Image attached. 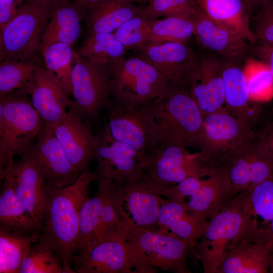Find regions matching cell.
Segmentation results:
<instances>
[{
	"label": "cell",
	"instance_id": "f35d334b",
	"mask_svg": "<svg viewBox=\"0 0 273 273\" xmlns=\"http://www.w3.org/2000/svg\"><path fill=\"white\" fill-rule=\"evenodd\" d=\"M157 19L145 15L141 10L138 15L125 22L114 33L126 50L138 51L147 44Z\"/></svg>",
	"mask_w": 273,
	"mask_h": 273
},
{
	"label": "cell",
	"instance_id": "9c48e42d",
	"mask_svg": "<svg viewBox=\"0 0 273 273\" xmlns=\"http://www.w3.org/2000/svg\"><path fill=\"white\" fill-rule=\"evenodd\" d=\"M110 95L119 101L142 103L156 100L169 82L140 57H125L109 64Z\"/></svg>",
	"mask_w": 273,
	"mask_h": 273
},
{
	"label": "cell",
	"instance_id": "e575fe53",
	"mask_svg": "<svg viewBox=\"0 0 273 273\" xmlns=\"http://www.w3.org/2000/svg\"><path fill=\"white\" fill-rule=\"evenodd\" d=\"M194 34L192 18L169 17L158 19L152 26L147 45L170 42L186 43Z\"/></svg>",
	"mask_w": 273,
	"mask_h": 273
},
{
	"label": "cell",
	"instance_id": "cb8c5ba5",
	"mask_svg": "<svg viewBox=\"0 0 273 273\" xmlns=\"http://www.w3.org/2000/svg\"><path fill=\"white\" fill-rule=\"evenodd\" d=\"M209 221L193 214L187 202L162 199L158 217V231L183 240L193 248L201 238Z\"/></svg>",
	"mask_w": 273,
	"mask_h": 273
},
{
	"label": "cell",
	"instance_id": "8fae6325",
	"mask_svg": "<svg viewBox=\"0 0 273 273\" xmlns=\"http://www.w3.org/2000/svg\"><path fill=\"white\" fill-rule=\"evenodd\" d=\"M71 82V107L86 120L97 117L110 100L109 65L96 63L74 51Z\"/></svg>",
	"mask_w": 273,
	"mask_h": 273
},
{
	"label": "cell",
	"instance_id": "5bb4252c",
	"mask_svg": "<svg viewBox=\"0 0 273 273\" xmlns=\"http://www.w3.org/2000/svg\"><path fill=\"white\" fill-rule=\"evenodd\" d=\"M117 235L93 243L74 255L72 268L77 273H135L126 242Z\"/></svg>",
	"mask_w": 273,
	"mask_h": 273
},
{
	"label": "cell",
	"instance_id": "ac0fdd59",
	"mask_svg": "<svg viewBox=\"0 0 273 273\" xmlns=\"http://www.w3.org/2000/svg\"><path fill=\"white\" fill-rule=\"evenodd\" d=\"M227 178L233 197L273 177V158L255 142L215 168Z\"/></svg>",
	"mask_w": 273,
	"mask_h": 273
},
{
	"label": "cell",
	"instance_id": "30bf717a",
	"mask_svg": "<svg viewBox=\"0 0 273 273\" xmlns=\"http://www.w3.org/2000/svg\"><path fill=\"white\" fill-rule=\"evenodd\" d=\"M182 146L162 142L145 155L144 170L158 189L177 184L191 176L205 177L213 168L200 152L191 154Z\"/></svg>",
	"mask_w": 273,
	"mask_h": 273
},
{
	"label": "cell",
	"instance_id": "b9f144b4",
	"mask_svg": "<svg viewBox=\"0 0 273 273\" xmlns=\"http://www.w3.org/2000/svg\"><path fill=\"white\" fill-rule=\"evenodd\" d=\"M250 24L251 31L262 47H273V0H263Z\"/></svg>",
	"mask_w": 273,
	"mask_h": 273
},
{
	"label": "cell",
	"instance_id": "e0dca14e",
	"mask_svg": "<svg viewBox=\"0 0 273 273\" xmlns=\"http://www.w3.org/2000/svg\"><path fill=\"white\" fill-rule=\"evenodd\" d=\"M22 90L30 97L31 104L43 124L50 127L74 104L55 75L45 66H37Z\"/></svg>",
	"mask_w": 273,
	"mask_h": 273
},
{
	"label": "cell",
	"instance_id": "8992f818",
	"mask_svg": "<svg viewBox=\"0 0 273 273\" xmlns=\"http://www.w3.org/2000/svg\"><path fill=\"white\" fill-rule=\"evenodd\" d=\"M65 0H25L17 16L1 29V61L34 60L54 9Z\"/></svg>",
	"mask_w": 273,
	"mask_h": 273
},
{
	"label": "cell",
	"instance_id": "2e32d148",
	"mask_svg": "<svg viewBox=\"0 0 273 273\" xmlns=\"http://www.w3.org/2000/svg\"><path fill=\"white\" fill-rule=\"evenodd\" d=\"M27 154L36 165L48 186L60 188L70 185L80 174L73 168L52 129L43 124Z\"/></svg>",
	"mask_w": 273,
	"mask_h": 273
},
{
	"label": "cell",
	"instance_id": "ee69618b",
	"mask_svg": "<svg viewBox=\"0 0 273 273\" xmlns=\"http://www.w3.org/2000/svg\"><path fill=\"white\" fill-rule=\"evenodd\" d=\"M25 0H0V28L3 29L17 15Z\"/></svg>",
	"mask_w": 273,
	"mask_h": 273
},
{
	"label": "cell",
	"instance_id": "5b68a950",
	"mask_svg": "<svg viewBox=\"0 0 273 273\" xmlns=\"http://www.w3.org/2000/svg\"><path fill=\"white\" fill-rule=\"evenodd\" d=\"M254 224L247 190L237 195L217 215L209 220L195 247L204 273H216L230 245ZM259 226V225H258Z\"/></svg>",
	"mask_w": 273,
	"mask_h": 273
},
{
	"label": "cell",
	"instance_id": "d6986e66",
	"mask_svg": "<svg viewBox=\"0 0 273 273\" xmlns=\"http://www.w3.org/2000/svg\"><path fill=\"white\" fill-rule=\"evenodd\" d=\"M8 177L30 215L43 225L48 206L47 185L36 165L28 154L14 161L0 175Z\"/></svg>",
	"mask_w": 273,
	"mask_h": 273
},
{
	"label": "cell",
	"instance_id": "4316f807",
	"mask_svg": "<svg viewBox=\"0 0 273 273\" xmlns=\"http://www.w3.org/2000/svg\"><path fill=\"white\" fill-rule=\"evenodd\" d=\"M233 198L227 178L220 171L214 168L210 175L202 178L200 188L190 197L187 204L193 214L209 221Z\"/></svg>",
	"mask_w": 273,
	"mask_h": 273
},
{
	"label": "cell",
	"instance_id": "6da1fadb",
	"mask_svg": "<svg viewBox=\"0 0 273 273\" xmlns=\"http://www.w3.org/2000/svg\"><path fill=\"white\" fill-rule=\"evenodd\" d=\"M95 179V171L88 168L70 185L60 188L47 185L48 206L39 239L58 256L63 273L75 272L72 260L78 249L80 211L89 198V186Z\"/></svg>",
	"mask_w": 273,
	"mask_h": 273
},
{
	"label": "cell",
	"instance_id": "74e56055",
	"mask_svg": "<svg viewBox=\"0 0 273 273\" xmlns=\"http://www.w3.org/2000/svg\"><path fill=\"white\" fill-rule=\"evenodd\" d=\"M247 192L248 205L253 218L261 229L269 233L273 219V177L247 190Z\"/></svg>",
	"mask_w": 273,
	"mask_h": 273
},
{
	"label": "cell",
	"instance_id": "7a4b0ae2",
	"mask_svg": "<svg viewBox=\"0 0 273 273\" xmlns=\"http://www.w3.org/2000/svg\"><path fill=\"white\" fill-rule=\"evenodd\" d=\"M126 246L135 273L165 270L189 273L187 260L191 246L172 234L141 227L131 220Z\"/></svg>",
	"mask_w": 273,
	"mask_h": 273
},
{
	"label": "cell",
	"instance_id": "ba28073f",
	"mask_svg": "<svg viewBox=\"0 0 273 273\" xmlns=\"http://www.w3.org/2000/svg\"><path fill=\"white\" fill-rule=\"evenodd\" d=\"M255 142L250 126L226 108L204 115L199 149L204 162L215 168Z\"/></svg>",
	"mask_w": 273,
	"mask_h": 273
},
{
	"label": "cell",
	"instance_id": "52a82bcc",
	"mask_svg": "<svg viewBox=\"0 0 273 273\" xmlns=\"http://www.w3.org/2000/svg\"><path fill=\"white\" fill-rule=\"evenodd\" d=\"M155 101L135 103L110 99L105 123L112 137L144 155L154 149L160 143Z\"/></svg>",
	"mask_w": 273,
	"mask_h": 273
},
{
	"label": "cell",
	"instance_id": "44dd1931",
	"mask_svg": "<svg viewBox=\"0 0 273 273\" xmlns=\"http://www.w3.org/2000/svg\"><path fill=\"white\" fill-rule=\"evenodd\" d=\"M115 184L133 222L138 226L158 231V217L163 198L147 173Z\"/></svg>",
	"mask_w": 273,
	"mask_h": 273
},
{
	"label": "cell",
	"instance_id": "1f68e13d",
	"mask_svg": "<svg viewBox=\"0 0 273 273\" xmlns=\"http://www.w3.org/2000/svg\"><path fill=\"white\" fill-rule=\"evenodd\" d=\"M126 50L114 33L88 31L79 53L96 63L109 65L124 57Z\"/></svg>",
	"mask_w": 273,
	"mask_h": 273
},
{
	"label": "cell",
	"instance_id": "ffe728a7",
	"mask_svg": "<svg viewBox=\"0 0 273 273\" xmlns=\"http://www.w3.org/2000/svg\"><path fill=\"white\" fill-rule=\"evenodd\" d=\"M51 128L76 171L81 174L87 169L94 159L97 138L86 120L70 107Z\"/></svg>",
	"mask_w": 273,
	"mask_h": 273
},
{
	"label": "cell",
	"instance_id": "d590c367",
	"mask_svg": "<svg viewBox=\"0 0 273 273\" xmlns=\"http://www.w3.org/2000/svg\"><path fill=\"white\" fill-rule=\"evenodd\" d=\"M243 70L253 101H267L273 98V75L267 63L249 59Z\"/></svg>",
	"mask_w": 273,
	"mask_h": 273
},
{
	"label": "cell",
	"instance_id": "7bdbcfd3",
	"mask_svg": "<svg viewBox=\"0 0 273 273\" xmlns=\"http://www.w3.org/2000/svg\"><path fill=\"white\" fill-rule=\"evenodd\" d=\"M202 178L191 176L180 182L162 189H158L159 194L166 199L185 202V198L194 195L200 188Z\"/></svg>",
	"mask_w": 273,
	"mask_h": 273
},
{
	"label": "cell",
	"instance_id": "c3c4849f",
	"mask_svg": "<svg viewBox=\"0 0 273 273\" xmlns=\"http://www.w3.org/2000/svg\"><path fill=\"white\" fill-rule=\"evenodd\" d=\"M263 0H244L249 11L251 12L255 9H257Z\"/></svg>",
	"mask_w": 273,
	"mask_h": 273
},
{
	"label": "cell",
	"instance_id": "9a60e30c",
	"mask_svg": "<svg viewBox=\"0 0 273 273\" xmlns=\"http://www.w3.org/2000/svg\"><path fill=\"white\" fill-rule=\"evenodd\" d=\"M222 63L212 58L196 59L181 84L195 101L203 115L224 107V86Z\"/></svg>",
	"mask_w": 273,
	"mask_h": 273
},
{
	"label": "cell",
	"instance_id": "4dcf8cb0",
	"mask_svg": "<svg viewBox=\"0 0 273 273\" xmlns=\"http://www.w3.org/2000/svg\"><path fill=\"white\" fill-rule=\"evenodd\" d=\"M95 195L88 198L82 206L80 214V232L78 250L87 247L93 241L98 229L101 214L114 182L109 179H98Z\"/></svg>",
	"mask_w": 273,
	"mask_h": 273
},
{
	"label": "cell",
	"instance_id": "816d5d0a",
	"mask_svg": "<svg viewBox=\"0 0 273 273\" xmlns=\"http://www.w3.org/2000/svg\"><path fill=\"white\" fill-rule=\"evenodd\" d=\"M268 268L269 272L273 273V253H271L268 259Z\"/></svg>",
	"mask_w": 273,
	"mask_h": 273
},
{
	"label": "cell",
	"instance_id": "bcb514c9",
	"mask_svg": "<svg viewBox=\"0 0 273 273\" xmlns=\"http://www.w3.org/2000/svg\"><path fill=\"white\" fill-rule=\"evenodd\" d=\"M260 51L262 54L264 55L267 60V64L268 65L273 75V47H261Z\"/></svg>",
	"mask_w": 273,
	"mask_h": 273
},
{
	"label": "cell",
	"instance_id": "f546056e",
	"mask_svg": "<svg viewBox=\"0 0 273 273\" xmlns=\"http://www.w3.org/2000/svg\"><path fill=\"white\" fill-rule=\"evenodd\" d=\"M142 8L123 0H103L86 10L84 20L88 31L114 33Z\"/></svg>",
	"mask_w": 273,
	"mask_h": 273
},
{
	"label": "cell",
	"instance_id": "277c9868",
	"mask_svg": "<svg viewBox=\"0 0 273 273\" xmlns=\"http://www.w3.org/2000/svg\"><path fill=\"white\" fill-rule=\"evenodd\" d=\"M154 117L160 143L199 148L204 115L189 93L169 83L154 104Z\"/></svg>",
	"mask_w": 273,
	"mask_h": 273
},
{
	"label": "cell",
	"instance_id": "3957f363",
	"mask_svg": "<svg viewBox=\"0 0 273 273\" xmlns=\"http://www.w3.org/2000/svg\"><path fill=\"white\" fill-rule=\"evenodd\" d=\"M28 96L22 89L0 96V175L15 156L28 153L42 128Z\"/></svg>",
	"mask_w": 273,
	"mask_h": 273
},
{
	"label": "cell",
	"instance_id": "4fadbf2b",
	"mask_svg": "<svg viewBox=\"0 0 273 273\" xmlns=\"http://www.w3.org/2000/svg\"><path fill=\"white\" fill-rule=\"evenodd\" d=\"M271 245L267 233L254 224L232 243L216 273H268Z\"/></svg>",
	"mask_w": 273,
	"mask_h": 273
},
{
	"label": "cell",
	"instance_id": "f907efd6",
	"mask_svg": "<svg viewBox=\"0 0 273 273\" xmlns=\"http://www.w3.org/2000/svg\"><path fill=\"white\" fill-rule=\"evenodd\" d=\"M123 1L128 3H139L140 4H145L149 3L151 0H123Z\"/></svg>",
	"mask_w": 273,
	"mask_h": 273
},
{
	"label": "cell",
	"instance_id": "7c38bea8",
	"mask_svg": "<svg viewBox=\"0 0 273 273\" xmlns=\"http://www.w3.org/2000/svg\"><path fill=\"white\" fill-rule=\"evenodd\" d=\"M96 138L94 159L97 179L106 178L120 183L144 173L145 155L114 139L105 123Z\"/></svg>",
	"mask_w": 273,
	"mask_h": 273
},
{
	"label": "cell",
	"instance_id": "484cf974",
	"mask_svg": "<svg viewBox=\"0 0 273 273\" xmlns=\"http://www.w3.org/2000/svg\"><path fill=\"white\" fill-rule=\"evenodd\" d=\"M224 102L233 115L250 126L259 116L260 108L250 97L243 68L232 63L222 64Z\"/></svg>",
	"mask_w": 273,
	"mask_h": 273
},
{
	"label": "cell",
	"instance_id": "681fc988",
	"mask_svg": "<svg viewBox=\"0 0 273 273\" xmlns=\"http://www.w3.org/2000/svg\"><path fill=\"white\" fill-rule=\"evenodd\" d=\"M269 241L271 245V252L273 253V219L269 229Z\"/></svg>",
	"mask_w": 273,
	"mask_h": 273
},
{
	"label": "cell",
	"instance_id": "d4e9b609",
	"mask_svg": "<svg viewBox=\"0 0 273 273\" xmlns=\"http://www.w3.org/2000/svg\"><path fill=\"white\" fill-rule=\"evenodd\" d=\"M86 9L75 0H65L54 9L42 37L40 51L62 42L72 46L80 36Z\"/></svg>",
	"mask_w": 273,
	"mask_h": 273
},
{
	"label": "cell",
	"instance_id": "7dc6e473",
	"mask_svg": "<svg viewBox=\"0 0 273 273\" xmlns=\"http://www.w3.org/2000/svg\"><path fill=\"white\" fill-rule=\"evenodd\" d=\"M86 10L97 5L103 0H75Z\"/></svg>",
	"mask_w": 273,
	"mask_h": 273
},
{
	"label": "cell",
	"instance_id": "f6af8a7d",
	"mask_svg": "<svg viewBox=\"0 0 273 273\" xmlns=\"http://www.w3.org/2000/svg\"><path fill=\"white\" fill-rule=\"evenodd\" d=\"M258 146L273 158V123H267L260 132L256 142Z\"/></svg>",
	"mask_w": 273,
	"mask_h": 273
},
{
	"label": "cell",
	"instance_id": "603a6c76",
	"mask_svg": "<svg viewBox=\"0 0 273 273\" xmlns=\"http://www.w3.org/2000/svg\"><path fill=\"white\" fill-rule=\"evenodd\" d=\"M192 19L194 35L205 48L230 59L242 58L249 51V41L244 36L216 23L198 9Z\"/></svg>",
	"mask_w": 273,
	"mask_h": 273
},
{
	"label": "cell",
	"instance_id": "8d00e7d4",
	"mask_svg": "<svg viewBox=\"0 0 273 273\" xmlns=\"http://www.w3.org/2000/svg\"><path fill=\"white\" fill-rule=\"evenodd\" d=\"M63 267L58 256L41 240L32 244L21 264L19 273H61Z\"/></svg>",
	"mask_w": 273,
	"mask_h": 273
},
{
	"label": "cell",
	"instance_id": "60d3db41",
	"mask_svg": "<svg viewBox=\"0 0 273 273\" xmlns=\"http://www.w3.org/2000/svg\"><path fill=\"white\" fill-rule=\"evenodd\" d=\"M193 0H151L142 8L145 15L155 19L180 17L192 18L197 11Z\"/></svg>",
	"mask_w": 273,
	"mask_h": 273
},
{
	"label": "cell",
	"instance_id": "7402d4cb",
	"mask_svg": "<svg viewBox=\"0 0 273 273\" xmlns=\"http://www.w3.org/2000/svg\"><path fill=\"white\" fill-rule=\"evenodd\" d=\"M139 56L156 68L170 83L180 85L196 58L186 43L148 44L138 51Z\"/></svg>",
	"mask_w": 273,
	"mask_h": 273
},
{
	"label": "cell",
	"instance_id": "836d02e7",
	"mask_svg": "<svg viewBox=\"0 0 273 273\" xmlns=\"http://www.w3.org/2000/svg\"><path fill=\"white\" fill-rule=\"evenodd\" d=\"M66 43H55L42 53L45 67L56 76L68 96L72 95L71 73L74 65V51Z\"/></svg>",
	"mask_w": 273,
	"mask_h": 273
},
{
	"label": "cell",
	"instance_id": "d6a6232c",
	"mask_svg": "<svg viewBox=\"0 0 273 273\" xmlns=\"http://www.w3.org/2000/svg\"><path fill=\"white\" fill-rule=\"evenodd\" d=\"M40 233L19 234L0 230V273H19L22 262Z\"/></svg>",
	"mask_w": 273,
	"mask_h": 273
},
{
	"label": "cell",
	"instance_id": "83f0119b",
	"mask_svg": "<svg viewBox=\"0 0 273 273\" xmlns=\"http://www.w3.org/2000/svg\"><path fill=\"white\" fill-rule=\"evenodd\" d=\"M196 8L216 23L229 28L249 42L256 39L250 26V12L243 0H193Z\"/></svg>",
	"mask_w": 273,
	"mask_h": 273
},
{
	"label": "cell",
	"instance_id": "ab89813d",
	"mask_svg": "<svg viewBox=\"0 0 273 273\" xmlns=\"http://www.w3.org/2000/svg\"><path fill=\"white\" fill-rule=\"evenodd\" d=\"M37 66L34 60L21 62L6 59L1 62L0 96L6 95L17 89H22Z\"/></svg>",
	"mask_w": 273,
	"mask_h": 273
},
{
	"label": "cell",
	"instance_id": "f1b7e54d",
	"mask_svg": "<svg viewBox=\"0 0 273 273\" xmlns=\"http://www.w3.org/2000/svg\"><path fill=\"white\" fill-rule=\"evenodd\" d=\"M0 195V230L28 235L42 232L43 225L28 212L10 179L4 177Z\"/></svg>",
	"mask_w": 273,
	"mask_h": 273
}]
</instances>
